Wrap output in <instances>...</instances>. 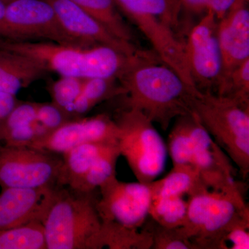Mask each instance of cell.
I'll use <instances>...</instances> for the list:
<instances>
[{
    "mask_svg": "<svg viewBox=\"0 0 249 249\" xmlns=\"http://www.w3.org/2000/svg\"><path fill=\"white\" fill-rule=\"evenodd\" d=\"M127 109L142 112L166 130L175 118L191 112L193 89L173 69L157 65L153 59L141 60L121 77Z\"/></svg>",
    "mask_w": 249,
    "mask_h": 249,
    "instance_id": "6da1fadb",
    "label": "cell"
},
{
    "mask_svg": "<svg viewBox=\"0 0 249 249\" xmlns=\"http://www.w3.org/2000/svg\"><path fill=\"white\" fill-rule=\"evenodd\" d=\"M0 49L36 59L49 71L60 76L115 78L121 79L134 64L151 58L148 53L129 56L107 46L80 47L43 41H14L0 38Z\"/></svg>",
    "mask_w": 249,
    "mask_h": 249,
    "instance_id": "7a4b0ae2",
    "label": "cell"
},
{
    "mask_svg": "<svg viewBox=\"0 0 249 249\" xmlns=\"http://www.w3.org/2000/svg\"><path fill=\"white\" fill-rule=\"evenodd\" d=\"M94 193L54 187L41 220L47 249H99L103 222Z\"/></svg>",
    "mask_w": 249,
    "mask_h": 249,
    "instance_id": "3957f363",
    "label": "cell"
},
{
    "mask_svg": "<svg viewBox=\"0 0 249 249\" xmlns=\"http://www.w3.org/2000/svg\"><path fill=\"white\" fill-rule=\"evenodd\" d=\"M191 112L237 165L244 178L249 173V106L224 95L199 89Z\"/></svg>",
    "mask_w": 249,
    "mask_h": 249,
    "instance_id": "277c9868",
    "label": "cell"
},
{
    "mask_svg": "<svg viewBox=\"0 0 249 249\" xmlns=\"http://www.w3.org/2000/svg\"><path fill=\"white\" fill-rule=\"evenodd\" d=\"M241 183L225 189L201 188L188 198L186 221L180 227L196 249H219L229 227L249 214Z\"/></svg>",
    "mask_w": 249,
    "mask_h": 249,
    "instance_id": "5b68a950",
    "label": "cell"
},
{
    "mask_svg": "<svg viewBox=\"0 0 249 249\" xmlns=\"http://www.w3.org/2000/svg\"><path fill=\"white\" fill-rule=\"evenodd\" d=\"M120 12L147 37L158 57L193 89H198L187 64L184 44L173 31L165 0H114Z\"/></svg>",
    "mask_w": 249,
    "mask_h": 249,
    "instance_id": "8992f818",
    "label": "cell"
},
{
    "mask_svg": "<svg viewBox=\"0 0 249 249\" xmlns=\"http://www.w3.org/2000/svg\"><path fill=\"white\" fill-rule=\"evenodd\" d=\"M115 121L121 156L139 182L155 181L164 170L167 148L154 123L141 111L132 109L122 111Z\"/></svg>",
    "mask_w": 249,
    "mask_h": 249,
    "instance_id": "52a82bcc",
    "label": "cell"
},
{
    "mask_svg": "<svg viewBox=\"0 0 249 249\" xmlns=\"http://www.w3.org/2000/svg\"><path fill=\"white\" fill-rule=\"evenodd\" d=\"M0 38L14 41L45 40L85 47L69 35L47 0H14L6 5Z\"/></svg>",
    "mask_w": 249,
    "mask_h": 249,
    "instance_id": "ba28073f",
    "label": "cell"
},
{
    "mask_svg": "<svg viewBox=\"0 0 249 249\" xmlns=\"http://www.w3.org/2000/svg\"><path fill=\"white\" fill-rule=\"evenodd\" d=\"M62 155L34 147L0 145V187L46 188L58 186Z\"/></svg>",
    "mask_w": 249,
    "mask_h": 249,
    "instance_id": "9c48e42d",
    "label": "cell"
},
{
    "mask_svg": "<svg viewBox=\"0 0 249 249\" xmlns=\"http://www.w3.org/2000/svg\"><path fill=\"white\" fill-rule=\"evenodd\" d=\"M98 189L96 209L102 221L137 229L146 222L152 199L150 183L124 182L114 176Z\"/></svg>",
    "mask_w": 249,
    "mask_h": 249,
    "instance_id": "30bf717a",
    "label": "cell"
},
{
    "mask_svg": "<svg viewBox=\"0 0 249 249\" xmlns=\"http://www.w3.org/2000/svg\"><path fill=\"white\" fill-rule=\"evenodd\" d=\"M217 23L206 11L191 29L184 44L186 61L196 87L217 86L222 71V55L217 37ZM199 89V88H198Z\"/></svg>",
    "mask_w": 249,
    "mask_h": 249,
    "instance_id": "8fae6325",
    "label": "cell"
},
{
    "mask_svg": "<svg viewBox=\"0 0 249 249\" xmlns=\"http://www.w3.org/2000/svg\"><path fill=\"white\" fill-rule=\"evenodd\" d=\"M118 126L107 114L71 119L35 141L30 147L62 155L85 143L117 142Z\"/></svg>",
    "mask_w": 249,
    "mask_h": 249,
    "instance_id": "7c38bea8",
    "label": "cell"
},
{
    "mask_svg": "<svg viewBox=\"0 0 249 249\" xmlns=\"http://www.w3.org/2000/svg\"><path fill=\"white\" fill-rule=\"evenodd\" d=\"M188 127L194 146L191 165L197 170L205 186L219 191L235 184L230 158L193 112L188 114Z\"/></svg>",
    "mask_w": 249,
    "mask_h": 249,
    "instance_id": "4fadbf2b",
    "label": "cell"
},
{
    "mask_svg": "<svg viewBox=\"0 0 249 249\" xmlns=\"http://www.w3.org/2000/svg\"><path fill=\"white\" fill-rule=\"evenodd\" d=\"M53 8L59 22L73 39L85 47L104 45L129 56L146 53L111 34L103 24L71 0H47Z\"/></svg>",
    "mask_w": 249,
    "mask_h": 249,
    "instance_id": "5bb4252c",
    "label": "cell"
},
{
    "mask_svg": "<svg viewBox=\"0 0 249 249\" xmlns=\"http://www.w3.org/2000/svg\"><path fill=\"white\" fill-rule=\"evenodd\" d=\"M248 1L237 0L229 12L218 21V42L222 55L218 94L222 92L232 71L249 58Z\"/></svg>",
    "mask_w": 249,
    "mask_h": 249,
    "instance_id": "9a60e30c",
    "label": "cell"
},
{
    "mask_svg": "<svg viewBox=\"0 0 249 249\" xmlns=\"http://www.w3.org/2000/svg\"><path fill=\"white\" fill-rule=\"evenodd\" d=\"M53 188L2 189L0 194V230L42 220Z\"/></svg>",
    "mask_w": 249,
    "mask_h": 249,
    "instance_id": "2e32d148",
    "label": "cell"
},
{
    "mask_svg": "<svg viewBox=\"0 0 249 249\" xmlns=\"http://www.w3.org/2000/svg\"><path fill=\"white\" fill-rule=\"evenodd\" d=\"M48 72L45 65L35 58L0 49V92L16 96Z\"/></svg>",
    "mask_w": 249,
    "mask_h": 249,
    "instance_id": "e0dca14e",
    "label": "cell"
},
{
    "mask_svg": "<svg viewBox=\"0 0 249 249\" xmlns=\"http://www.w3.org/2000/svg\"><path fill=\"white\" fill-rule=\"evenodd\" d=\"M117 143V142H114ZM112 143H85L62 154L59 186L72 188L83 178L103 150Z\"/></svg>",
    "mask_w": 249,
    "mask_h": 249,
    "instance_id": "ac0fdd59",
    "label": "cell"
},
{
    "mask_svg": "<svg viewBox=\"0 0 249 249\" xmlns=\"http://www.w3.org/2000/svg\"><path fill=\"white\" fill-rule=\"evenodd\" d=\"M150 185L152 199L159 196H189L201 188H207L191 164L173 165L165 178L155 180Z\"/></svg>",
    "mask_w": 249,
    "mask_h": 249,
    "instance_id": "d6986e66",
    "label": "cell"
},
{
    "mask_svg": "<svg viewBox=\"0 0 249 249\" xmlns=\"http://www.w3.org/2000/svg\"><path fill=\"white\" fill-rule=\"evenodd\" d=\"M98 248L102 249H150L152 233L148 228L139 231L111 221H102Z\"/></svg>",
    "mask_w": 249,
    "mask_h": 249,
    "instance_id": "ffe728a7",
    "label": "cell"
},
{
    "mask_svg": "<svg viewBox=\"0 0 249 249\" xmlns=\"http://www.w3.org/2000/svg\"><path fill=\"white\" fill-rule=\"evenodd\" d=\"M121 40L132 43L133 35L114 0H71Z\"/></svg>",
    "mask_w": 249,
    "mask_h": 249,
    "instance_id": "44dd1931",
    "label": "cell"
},
{
    "mask_svg": "<svg viewBox=\"0 0 249 249\" xmlns=\"http://www.w3.org/2000/svg\"><path fill=\"white\" fill-rule=\"evenodd\" d=\"M115 78H91L85 79L79 96L71 108L72 119L84 117L95 106L116 94L124 93L117 88Z\"/></svg>",
    "mask_w": 249,
    "mask_h": 249,
    "instance_id": "7402d4cb",
    "label": "cell"
},
{
    "mask_svg": "<svg viewBox=\"0 0 249 249\" xmlns=\"http://www.w3.org/2000/svg\"><path fill=\"white\" fill-rule=\"evenodd\" d=\"M120 156L117 143L108 145L83 178L71 188L83 193L96 191L109 178L116 176V163Z\"/></svg>",
    "mask_w": 249,
    "mask_h": 249,
    "instance_id": "603a6c76",
    "label": "cell"
},
{
    "mask_svg": "<svg viewBox=\"0 0 249 249\" xmlns=\"http://www.w3.org/2000/svg\"><path fill=\"white\" fill-rule=\"evenodd\" d=\"M0 249H47L42 222L0 230Z\"/></svg>",
    "mask_w": 249,
    "mask_h": 249,
    "instance_id": "cb8c5ba5",
    "label": "cell"
},
{
    "mask_svg": "<svg viewBox=\"0 0 249 249\" xmlns=\"http://www.w3.org/2000/svg\"><path fill=\"white\" fill-rule=\"evenodd\" d=\"M188 202L183 196H159L152 199L149 217L161 227H182L186 221Z\"/></svg>",
    "mask_w": 249,
    "mask_h": 249,
    "instance_id": "d4e9b609",
    "label": "cell"
},
{
    "mask_svg": "<svg viewBox=\"0 0 249 249\" xmlns=\"http://www.w3.org/2000/svg\"><path fill=\"white\" fill-rule=\"evenodd\" d=\"M168 150L173 165L191 164L194 146L188 127V114L178 118L169 135Z\"/></svg>",
    "mask_w": 249,
    "mask_h": 249,
    "instance_id": "484cf974",
    "label": "cell"
},
{
    "mask_svg": "<svg viewBox=\"0 0 249 249\" xmlns=\"http://www.w3.org/2000/svg\"><path fill=\"white\" fill-rule=\"evenodd\" d=\"M84 80L77 77L60 76L49 85V91L52 102L70 117L71 108L81 92Z\"/></svg>",
    "mask_w": 249,
    "mask_h": 249,
    "instance_id": "4316f807",
    "label": "cell"
},
{
    "mask_svg": "<svg viewBox=\"0 0 249 249\" xmlns=\"http://www.w3.org/2000/svg\"><path fill=\"white\" fill-rule=\"evenodd\" d=\"M148 229L152 233V249H196L180 227H163L155 222L154 227Z\"/></svg>",
    "mask_w": 249,
    "mask_h": 249,
    "instance_id": "83f0119b",
    "label": "cell"
},
{
    "mask_svg": "<svg viewBox=\"0 0 249 249\" xmlns=\"http://www.w3.org/2000/svg\"><path fill=\"white\" fill-rule=\"evenodd\" d=\"M219 95L231 96L249 106V58L232 71L225 88Z\"/></svg>",
    "mask_w": 249,
    "mask_h": 249,
    "instance_id": "f1b7e54d",
    "label": "cell"
},
{
    "mask_svg": "<svg viewBox=\"0 0 249 249\" xmlns=\"http://www.w3.org/2000/svg\"><path fill=\"white\" fill-rule=\"evenodd\" d=\"M48 131L37 121L32 124L20 126L4 132L1 142L9 146L30 147L37 139L44 137Z\"/></svg>",
    "mask_w": 249,
    "mask_h": 249,
    "instance_id": "f546056e",
    "label": "cell"
},
{
    "mask_svg": "<svg viewBox=\"0 0 249 249\" xmlns=\"http://www.w3.org/2000/svg\"><path fill=\"white\" fill-rule=\"evenodd\" d=\"M249 249V214L229 227L219 242V249Z\"/></svg>",
    "mask_w": 249,
    "mask_h": 249,
    "instance_id": "4dcf8cb0",
    "label": "cell"
},
{
    "mask_svg": "<svg viewBox=\"0 0 249 249\" xmlns=\"http://www.w3.org/2000/svg\"><path fill=\"white\" fill-rule=\"evenodd\" d=\"M71 117L58 106L50 103H37L36 106V121L40 123L49 132L58 129Z\"/></svg>",
    "mask_w": 249,
    "mask_h": 249,
    "instance_id": "1f68e13d",
    "label": "cell"
},
{
    "mask_svg": "<svg viewBox=\"0 0 249 249\" xmlns=\"http://www.w3.org/2000/svg\"><path fill=\"white\" fill-rule=\"evenodd\" d=\"M36 106L37 103L19 101L6 119L1 136L10 129L31 124L36 121Z\"/></svg>",
    "mask_w": 249,
    "mask_h": 249,
    "instance_id": "d6a6232c",
    "label": "cell"
},
{
    "mask_svg": "<svg viewBox=\"0 0 249 249\" xmlns=\"http://www.w3.org/2000/svg\"><path fill=\"white\" fill-rule=\"evenodd\" d=\"M19 101L16 98V96L0 92V142L5 121Z\"/></svg>",
    "mask_w": 249,
    "mask_h": 249,
    "instance_id": "836d02e7",
    "label": "cell"
},
{
    "mask_svg": "<svg viewBox=\"0 0 249 249\" xmlns=\"http://www.w3.org/2000/svg\"><path fill=\"white\" fill-rule=\"evenodd\" d=\"M236 1L237 0H210L206 11L211 13L215 19L219 21L231 9Z\"/></svg>",
    "mask_w": 249,
    "mask_h": 249,
    "instance_id": "e575fe53",
    "label": "cell"
},
{
    "mask_svg": "<svg viewBox=\"0 0 249 249\" xmlns=\"http://www.w3.org/2000/svg\"><path fill=\"white\" fill-rule=\"evenodd\" d=\"M210 0H179L180 13L184 11L190 15L206 13Z\"/></svg>",
    "mask_w": 249,
    "mask_h": 249,
    "instance_id": "d590c367",
    "label": "cell"
},
{
    "mask_svg": "<svg viewBox=\"0 0 249 249\" xmlns=\"http://www.w3.org/2000/svg\"><path fill=\"white\" fill-rule=\"evenodd\" d=\"M168 14L173 25L178 22L179 17V0H165Z\"/></svg>",
    "mask_w": 249,
    "mask_h": 249,
    "instance_id": "8d00e7d4",
    "label": "cell"
},
{
    "mask_svg": "<svg viewBox=\"0 0 249 249\" xmlns=\"http://www.w3.org/2000/svg\"><path fill=\"white\" fill-rule=\"evenodd\" d=\"M6 5V3L3 2L2 1H0V29H1L3 21H4Z\"/></svg>",
    "mask_w": 249,
    "mask_h": 249,
    "instance_id": "74e56055",
    "label": "cell"
},
{
    "mask_svg": "<svg viewBox=\"0 0 249 249\" xmlns=\"http://www.w3.org/2000/svg\"><path fill=\"white\" fill-rule=\"evenodd\" d=\"M0 1H2L3 2L6 3V4H7V3L10 2V1H14V0H0Z\"/></svg>",
    "mask_w": 249,
    "mask_h": 249,
    "instance_id": "f35d334b",
    "label": "cell"
}]
</instances>
